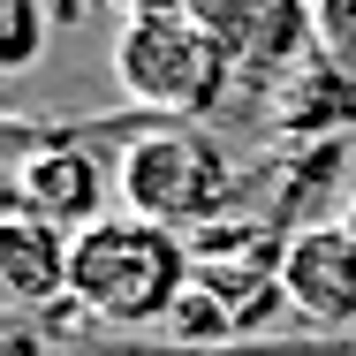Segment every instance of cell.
I'll list each match as a JSON object with an SVG mask.
<instances>
[{
  "instance_id": "obj_5",
  "label": "cell",
  "mask_w": 356,
  "mask_h": 356,
  "mask_svg": "<svg viewBox=\"0 0 356 356\" xmlns=\"http://www.w3.org/2000/svg\"><path fill=\"white\" fill-rule=\"evenodd\" d=\"M281 288H288V311L318 334H349L356 326V235L341 220H311L288 235V258H281Z\"/></svg>"
},
{
  "instance_id": "obj_6",
  "label": "cell",
  "mask_w": 356,
  "mask_h": 356,
  "mask_svg": "<svg viewBox=\"0 0 356 356\" xmlns=\"http://www.w3.org/2000/svg\"><path fill=\"white\" fill-rule=\"evenodd\" d=\"M190 15L213 31L235 69H296L311 46V0H190Z\"/></svg>"
},
{
  "instance_id": "obj_4",
  "label": "cell",
  "mask_w": 356,
  "mask_h": 356,
  "mask_svg": "<svg viewBox=\"0 0 356 356\" xmlns=\"http://www.w3.org/2000/svg\"><path fill=\"white\" fill-rule=\"evenodd\" d=\"M106 190H114V159H99L91 144H31L23 159H15V175H8V205H23V213L54 220V227H91V220H106Z\"/></svg>"
},
{
  "instance_id": "obj_8",
  "label": "cell",
  "mask_w": 356,
  "mask_h": 356,
  "mask_svg": "<svg viewBox=\"0 0 356 356\" xmlns=\"http://www.w3.org/2000/svg\"><path fill=\"white\" fill-rule=\"evenodd\" d=\"M288 235H296V227H281V220L220 213V220H205V227H190L182 243H190V266H197L205 281H227V273H281Z\"/></svg>"
},
{
  "instance_id": "obj_14",
  "label": "cell",
  "mask_w": 356,
  "mask_h": 356,
  "mask_svg": "<svg viewBox=\"0 0 356 356\" xmlns=\"http://www.w3.org/2000/svg\"><path fill=\"white\" fill-rule=\"evenodd\" d=\"M122 15H137V8H190V0H114Z\"/></svg>"
},
{
  "instance_id": "obj_13",
  "label": "cell",
  "mask_w": 356,
  "mask_h": 356,
  "mask_svg": "<svg viewBox=\"0 0 356 356\" xmlns=\"http://www.w3.org/2000/svg\"><path fill=\"white\" fill-rule=\"evenodd\" d=\"M46 8H54V23L69 31V23H83V8H91V0H46Z\"/></svg>"
},
{
  "instance_id": "obj_10",
  "label": "cell",
  "mask_w": 356,
  "mask_h": 356,
  "mask_svg": "<svg viewBox=\"0 0 356 356\" xmlns=\"http://www.w3.org/2000/svg\"><path fill=\"white\" fill-rule=\"evenodd\" d=\"M205 281V273H197ZM220 296H227V311H235V334L243 341H258V334H273L281 318H296L288 311V288H281V273H227V281H213Z\"/></svg>"
},
{
  "instance_id": "obj_9",
  "label": "cell",
  "mask_w": 356,
  "mask_h": 356,
  "mask_svg": "<svg viewBox=\"0 0 356 356\" xmlns=\"http://www.w3.org/2000/svg\"><path fill=\"white\" fill-rule=\"evenodd\" d=\"M167 334H175L182 356H220L227 341H243V334H235V311H227V296H220L213 281L182 288V303L167 311Z\"/></svg>"
},
{
  "instance_id": "obj_1",
  "label": "cell",
  "mask_w": 356,
  "mask_h": 356,
  "mask_svg": "<svg viewBox=\"0 0 356 356\" xmlns=\"http://www.w3.org/2000/svg\"><path fill=\"white\" fill-rule=\"evenodd\" d=\"M190 281H197L190 243L175 227H159V220L106 213V220L69 235V296L99 326H122V334L167 326V311L182 303Z\"/></svg>"
},
{
  "instance_id": "obj_2",
  "label": "cell",
  "mask_w": 356,
  "mask_h": 356,
  "mask_svg": "<svg viewBox=\"0 0 356 356\" xmlns=\"http://www.w3.org/2000/svg\"><path fill=\"white\" fill-rule=\"evenodd\" d=\"M114 83L144 114L197 122V114H213L227 99L235 61L213 46V31L190 8H137V15L114 23Z\"/></svg>"
},
{
  "instance_id": "obj_12",
  "label": "cell",
  "mask_w": 356,
  "mask_h": 356,
  "mask_svg": "<svg viewBox=\"0 0 356 356\" xmlns=\"http://www.w3.org/2000/svg\"><path fill=\"white\" fill-rule=\"evenodd\" d=\"M0 356H46L38 326H31V318H15V326H8V341H0Z\"/></svg>"
},
{
  "instance_id": "obj_7",
  "label": "cell",
  "mask_w": 356,
  "mask_h": 356,
  "mask_svg": "<svg viewBox=\"0 0 356 356\" xmlns=\"http://www.w3.org/2000/svg\"><path fill=\"white\" fill-rule=\"evenodd\" d=\"M0 296L23 311V318H54V311H69V227H54V220L23 213V205H8L0 213Z\"/></svg>"
},
{
  "instance_id": "obj_15",
  "label": "cell",
  "mask_w": 356,
  "mask_h": 356,
  "mask_svg": "<svg viewBox=\"0 0 356 356\" xmlns=\"http://www.w3.org/2000/svg\"><path fill=\"white\" fill-rule=\"evenodd\" d=\"M334 220H341V227H349V235H356V197H349V205H341V213H334Z\"/></svg>"
},
{
  "instance_id": "obj_11",
  "label": "cell",
  "mask_w": 356,
  "mask_h": 356,
  "mask_svg": "<svg viewBox=\"0 0 356 356\" xmlns=\"http://www.w3.org/2000/svg\"><path fill=\"white\" fill-rule=\"evenodd\" d=\"M46 31H54L46 0H0V69H38Z\"/></svg>"
},
{
  "instance_id": "obj_3",
  "label": "cell",
  "mask_w": 356,
  "mask_h": 356,
  "mask_svg": "<svg viewBox=\"0 0 356 356\" xmlns=\"http://www.w3.org/2000/svg\"><path fill=\"white\" fill-rule=\"evenodd\" d=\"M114 197H122V213L190 235V227H205V220H220L235 205V167L197 122H159V129L122 144Z\"/></svg>"
}]
</instances>
